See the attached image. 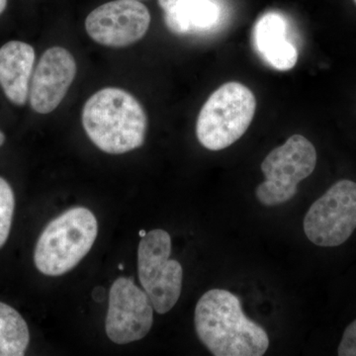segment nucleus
Here are the masks:
<instances>
[{"mask_svg": "<svg viewBox=\"0 0 356 356\" xmlns=\"http://www.w3.org/2000/svg\"><path fill=\"white\" fill-rule=\"evenodd\" d=\"M196 334L215 356H261L269 346L266 330L243 313L240 299L225 289H211L195 308Z\"/></svg>", "mask_w": 356, "mask_h": 356, "instance_id": "f257e3e1", "label": "nucleus"}, {"mask_svg": "<svg viewBox=\"0 0 356 356\" xmlns=\"http://www.w3.org/2000/svg\"><path fill=\"white\" fill-rule=\"evenodd\" d=\"M83 125L98 149L107 154H121L143 146L147 118L132 95L121 88H107L86 102Z\"/></svg>", "mask_w": 356, "mask_h": 356, "instance_id": "f03ea898", "label": "nucleus"}, {"mask_svg": "<svg viewBox=\"0 0 356 356\" xmlns=\"http://www.w3.org/2000/svg\"><path fill=\"white\" fill-rule=\"evenodd\" d=\"M97 220L90 210L72 208L49 222L40 236L34 262L40 273L60 276L74 268L92 248Z\"/></svg>", "mask_w": 356, "mask_h": 356, "instance_id": "7ed1b4c3", "label": "nucleus"}, {"mask_svg": "<svg viewBox=\"0 0 356 356\" xmlns=\"http://www.w3.org/2000/svg\"><path fill=\"white\" fill-rule=\"evenodd\" d=\"M257 100L250 88L227 83L210 95L196 122L199 143L210 151H221L243 137L254 119Z\"/></svg>", "mask_w": 356, "mask_h": 356, "instance_id": "20e7f679", "label": "nucleus"}, {"mask_svg": "<svg viewBox=\"0 0 356 356\" xmlns=\"http://www.w3.org/2000/svg\"><path fill=\"white\" fill-rule=\"evenodd\" d=\"M316 165L317 152L314 145L304 136H291L262 161L266 180L255 189L257 200L267 207L287 202L296 195L298 184L310 177Z\"/></svg>", "mask_w": 356, "mask_h": 356, "instance_id": "39448f33", "label": "nucleus"}, {"mask_svg": "<svg viewBox=\"0 0 356 356\" xmlns=\"http://www.w3.org/2000/svg\"><path fill=\"white\" fill-rule=\"evenodd\" d=\"M172 238L163 229H153L143 236L138 250V271L142 287L154 310L165 314L172 310L181 294L184 269L170 259Z\"/></svg>", "mask_w": 356, "mask_h": 356, "instance_id": "423d86ee", "label": "nucleus"}, {"mask_svg": "<svg viewBox=\"0 0 356 356\" xmlns=\"http://www.w3.org/2000/svg\"><path fill=\"white\" fill-rule=\"evenodd\" d=\"M356 229V184L343 179L312 204L304 219L307 238L318 247H339Z\"/></svg>", "mask_w": 356, "mask_h": 356, "instance_id": "0eeeda50", "label": "nucleus"}, {"mask_svg": "<svg viewBox=\"0 0 356 356\" xmlns=\"http://www.w3.org/2000/svg\"><path fill=\"white\" fill-rule=\"evenodd\" d=\"M154 307L145 290L132 278L114 281L109 293V307L105 330L113 343L126 344L140 341L151 331Z\"/></svg>", "mask_w": 356, "mask_h": 356, "instance_id": "6e6552de", "label": "nucleus"}, {"mask_svg": "<svg viewBox=\"0 0 356 356\" xmlns=\"http://www.w3.org/2000/svg\"><path fill=\"white\" fill-rule=\"evenodd\" d=\"M149 24V9L139 0H114L89 13L86 30L96 43L123 48L144 38Z\"/></svg>", "mask_w": 356, "mask_h": 356, "instance_id": "1a4fd4ad", "label": "nucleus"}, {"mask_svg": "<svg viewBox=\"0 0 356 356\" xmlns=\"http://www.w3.org/2000/svg\"><path fill=\"white\" fill-rule=\"evenodd\" d=\"M74 56L62 47L44 51L33 74L30 104L34 111L49 114L57 109L76 76Z\"/></svg>", "mask_w": 356, "mask_h": 356, "instance_id": "9d476101", "label": "nucleus"}, {"mask_svg": "<svg viewBox=\"0 0 356 356\" xmlns=\"http://www.w3.org/2000/svg\"><path fill=\"white\" fill-rule=\"evenodd\" d=\"M252 44L262 60L274 70L287 72L298 60V51L288 39L287 21L280 13H266L255 22Z\"/></svg>", "mask_w": 356, "mask_h": 356, "instance_id": "9b49d317", "label": "nucleus"}, {"mask_svg": "<svg viewBox=\"0 0 356 356\" xmlns=\"http://www.w3.org/2000/svg\"><path fill=\"white\" fill-rule=\"evenodd\" d=\"M34 63L31 44L11 41L0 48V86L6 97L18 106L27 102Z\"/></svg>", "mask_w": 356, "mask_h": 356, "instance_id": "f8f14e48", "label": "nucleus"}, {"mask_svg": "<svg viewBox=\"0 0 356 356\" xmlns=\"http://www.w3.org/2000/svg\"><path fill=\"white\" fill-rule=\"evenodd\" d=\"M221 9L214 0H189L165 13V23L173 34L191 35L210 31L219 22Z\"/></svg>", "mask_w": 356, "mask_h": 356, "instance_id": "ddd939ff", "label": "nucleus"}, {"mask_svg": "<svg viewBox=\"0 0 356 356\" xmlns=\"http://www.w3.org/2000/svg\"><path fill=\"white\" fill-rule=\"evenodd\" d=\"M30 343L27 323L13 307L0 302V356H22Z\"/></svg>", "mask_w": 356, "mask_h": 356, "instance_id": "4468645a", "label": "nucleus"}, {"mask_svg": "<svg viewBox=\"0 0 356 356\" xmlns=\"http://www.w3.org/2000/svg\"><path fill=\"white\" fill-rule=\"evenodd\" d=\"M15 197L10 185L0 177V248L6 245L13 225Z\"/></svg>", "mask_w": 356, "mask_h": 356, "instance_id": "2eb2a0df", "label": "nucleus"}, {"mask_svg": "<svg viewBox=\"0 0 356 356\" xmlns=\"http://www.w3.org/2000/svg\"><path fill=\"white\" fill-rule=\"evenodd\" d=\"M337 355L339 356H356V320L344 331L339 343Z\"/></svg>", "mask_w": 356, "mask_h": 356, "instance_id": "dca6fc26", "label": "nucleus"}, {"mask_svg": "<svg viewBox=\"0 0 356 356\" xmlns=\"http://www.w3.org/2000/svg\"><path fill=\"white\" fill-rule=\"evenodd\" d=\"M189 0H159V6L163 8V13H170L178 6H182Z\"/></svg>", "mask_w": 356, "mask_h": 356, "instance_id": "f3484780", "label": "nucleus"}, {"mask_svg": "<svg viewBox=\"0 0 356 356\" xmlns=\"http://www.w3.org/2000/svg\"><path fill=\"white\" fill-rule=\"evenodd\" d=\"M93 299L97 302L102 301L104 299V289L102 287L96 288L95 291H93Z\"/></svg>", "mask_w": 356, "mask_h": 356, "instance_id": "a211bd4d", "label": "nucleus"}, {"mask_svg": "<svg viewBox=\"0 0 356 356\" xmlns=\"http://www.w3.org/2000/svg\"><path fill=\"white\" fill-rule=\"evenodd\" d=\"M7 6V0H0V14L6 10Z\"/></svg>", "mask_w": 356, "mask_h": 356, "instance_id": "6ab92c4d", "label": "nucleus"}, {"mask_svg": "<svg viewBox=\"0 0 356 356\" xmlns=\"http://www.w3.org/2000/svg\"><path fill=\"white\" fill-rule=\"evenodd\" d=\"M4 142H6V136H4V134L0 131V147L3 145Z\"/></svg>", "mask_w": 356, "mask_h": 356, "instance_id": "aec40b11", "label": "nucleus"}, {"mask_svg": "<svg viewBox=\"0 0 356 356\" xmlns=\"http://www.w3.org/2000/svg\"><path fill=\"white\" fill-rule=\"evenodd\" d=\"M140 238H143V236H146V232H145V231H140Z\"/></svg>", "mask_w": 356, "mask_h": 356, "instance_id": "412c9836", "label": "nucleus"}, {"mask_svg": "<svg viewBox=\"0 0 356 356\" xmlns=\"http://www.w3.org/2000/svg\"><path fill=\"white\" fill-rule=\"evenodd\" d=\"M119 269H120V270H123V266H122V264L119 266Z\"/></svg>", "mask_w": 356, "mask_h": 356, "instance_id": "4be33fe9", "label": "nucleus"}, {"mask_svg": "<svg viewBox=\"0 0 356 356\" xmlns=\"http://www.w3.org/2000/svg\"><path fill=\"white\" fill-rule=\"evenodd\" d=\"M355 4H356V0H355Z\"/></svg>", "mask_w": 356, "mask_h": 356, "instance_id": "5701e85b", "label": "nucleus"}]
</instances>
